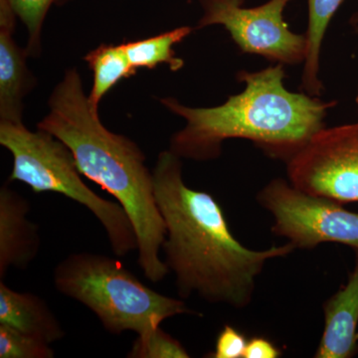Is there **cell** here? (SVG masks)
<instances>
[{
  "mask_svg": "<svg viewBox=\"0 0 358 358\" xmlns=\"http://www.w3.org/2000/svg\"><path fill=\"white\" fill-rule=\"evenodd\" d=\"M0 324L53 343L65 336V331L43 299L31 293H20L0 281Z\"/></svg>",
  "mask_w": 358,
  "mask_h": 358,
  "instance_id": "cell-12",
  "label": "cell"
},
{
  "mask_svg": "<svg viewBox=\"0 0 358 358\" xmlns=\"http://www.w3.org/2000/svg\"><path fill=\"white\" fill-rule=\"evenodd\" d=\"M29 202L4 183L0 188V279L9 268L24 270L40 249L39 228L27 217Z\"/></svg>",
  "mask_w": 358,
  "mask_h": 358,
  "instance_id": "cell-10",
  "label": "cell"
},
{
  "mask_svg": "<svg viewBox=\"0 0 358 358\" xmlns=\"http://www.w3.org/2000/svg\"><path fill=\"white\" fill-rule=\"evenodd\" d=\"M94 74V83L89 101L99 110L101 101L122 79L136 74L131 67L122 43L101 44L84 57Z\"/></svg>",
  "mask_w": 358,
  "mask_h": 358,
  "instance_id": "cell-15",
  "label": "cell"
},
{
  "mask_svg": "<svg viewBox=\"0 0 358 358\" xmlns=\"http://www.w3.org/2000/svg\"><path fill=\"white\" fill-rule=\"evenodd\" d=\"M284 67L241 71L237 79L244 83L243 91L216 107L192 108L173 96L160 99L166 109L185 121L171 136L169 150L180 159L204 162L220 157L224 141L242 138L270 157L288 162L326 128L327 113L336 102L289 91Z\"/></svg>",
  "mask_w": 358,
  "mask_h": 358,
  "instance_id": "cell-3",
  "label": "cell"
},
{
  "mask_svg": "<svg viewBox=\"0 0 358 358\" xmlns=\"http://www.w3.org/2000/svg\"><path fill=\"white\" fill-rule=\"evenodd\" d=\"M350 24L352 26L353 31L358 34V11L352 14L350 20Z\"/></svg>",
  "mask_w": 358,
  "mask_h": 358,
  "instance_id": "cell-21",
  "label": "cell"
},
{
  "mask_svg": "<svg viewBox=\"0 0 358 358\" xmlns=\"http://www.w3.org/2000/svg\"><path fill=\"white\" fill-rule=\"evenodd\" d=\"M53 280L59 293L88 308L113 334L134 331L141 336L171 317L199 315L185 301L148 288L110 257L71 254L56 266Z\"/></svg>",
  "mask_w": 358,
  "mask_h": 358,
  "instance_id": "cell-4",
  "label": "cell"
},
{
  "mask_svg": "<svg viewBox=\"0 0 358 358\" xmlns=\"http://www.w3.org/2000/svg\"><path fill=\"white\" fill-rule=\"evenodd\" d=\"M257 199L274 218L273 232L294 248L338 243L358 251V213L336 200L303 192L282 178L271 180Z\"/></svg>",
  "mask_w": 358,
  "mask_h": 358,
  "instance_id": "cell-6",
  "label": "cell"
},
{
  "mask_svg": "<svg viewBox=\"0 0 358 358\" xmlns=\"http://www.w3.org/2000/svg\"><path fill=\"white\" fill-rule=\"evenodd\" d=\"M287 173L303 192L358 202V122L320 129L287 162Z\"/></svg>",
  "mask_w": 358,
  "mask_h": 358,
  "instance_id": "cell-8",
  "label": "cell"
},
{
  "mask_svg": "<svg viewBox=\"0 0 358 358\" xmlns=\"http://www.w3.org/2000/svg\"><path fill=\"white\" fill-rule=\"evenodd\" d=\"M324 329L315 357L350 358L358 352V251L348 282L324 303Z\"/></svg>",
  "mask_w": 358,
  "mask_h": 358,
  "instance_id": "cell-11",
  "label": "cell"
},
{
  "mask_svg": "<svg viewBox=\"0 0 358 358\" xmlns=\"http://www.w3.org/2000/svg\"><path fill=\"white\" fill-rule=\"evenodd\" d=\"M15 11L9 0H0V121L23 122L25 96L35 88L36 77L27 65L26 49L14 39Z\"/></svg>",
  "mask_w": 358,
  "mask_h": 358,
  "instance_id": "cell-9",
  "label": "cell"
},
{
  "mask_svg": "<svg viewBox=\"0 0 358 358\" xmlns=\"http://www.w3.org/2000/svg\"><path fill=\"white\" fill-rule=\"evenodd\" d=\"M129 358H188L185 346L159 327L150 333L138 336Z\"/></svg>",
  "mask_w": 358,
  "mask_h": 358,
  "instance_id": "cell-18",
  "label": "cell"
},
{
  "mask_svg": "<svg viewBox=\"0 0 358 358\" xmlns=\"http://www.w3.org/2000/svg\"><path fill=\"white\" fill-rule=\"evenodd\" d=\"M0 145L13 155L9 182L25 183L36 193H59L86 207L103 226L115 255L138 250L128 214L117 202L103 199L86 185L74 155L63 141L42 129L30 131L23 122L0 121Z\"/></svg>",
  "mask_w": 358,
  "mask_h": 358,
  "instance_id": "cell-5",
  "label": "cell"
},
{
  "mask_svg": "<svg viewBox=\"0 0 358 358\" xmlns=\"http://www.w3.org/2000/svg\"><path fill=\"white\" fill-rule=\"evenodd\" d=\"M355 101H357V107H358V88H357V99H355Z\"/></svg>",
  "mask_w": 358,
  "mask_h": 358,
  "instance_id": "cell-22",
  "label": "cell"
},
{
  "mask_svg": "<svg viewBox=\"0 0 358 358\" xmlns=\"http://www.w3.org/2000/svg\"><path fill=\"white\" fill-rule=\"evenodd\" d=\"M51 343L0 324V358H53Z\"/></svg>",
  "mask_w": 358,
  "mask_h": 358,
  "instance_id": "cell-17",
  "label": "cell"
},
{
  "mask_svg": "<svg viewBox=\"0 0 358 358\" xmlns=\"http://www.w3.org/2000/svg\"><path fill=\"white\" fill-rule=\"evenodd\" d=\"M181 159L164 150L152 171L155 199L166 228L162 250L176 275L178 293L182 299L197 294L210 303L246 308L268 261L296 248L291 243L263 251L244 247L233 236L215 199L185 185Z\"/></svg>",
  "mask_w": 358,
  "mask_h": 358,
  "instance_id": "cell-1",
  "label": "cell"
},
{
  "mask_svg": "<svg viewBox=\"0 0 358 358\" xmlns=\"http://www.w3.org/2000/svg\"><path fill=\"white\" fill-rule=\"evenodd\" d=\"M74 0H9L17 17L27 29V51L30 58H38L42 51V30L47 14L53 6H63Z\"/></svg>",
  "mask_w": 358,
  "mask_h": 358,
  "instance_id": "cell-16",
  "label": "cell"
},
{
  "mask_svg": "<svg viewBox=\"0 0 358 358\" xmlns=\"http://www.w3.org/2000/svg\"><path fill=\"white\" fill-rule=\"evenodd\" d=\"M281 355L277 346L264 338H253L247 343L243 358H277Z\"/></svg>",
  "mask_w": 358,
  "mask_h": 358,
  "instance_id": "cell-20",
  "label": "cell"
},
{
  "mask_svg": "<svg viewBox=\"0 0 358 358\" xmlns=\"http://www.w3.org/2000/svg\"><path fill=\"white\" fill-rule=\"evenodd\" d=\"M193 31L190 26H181L150 38L122 43L127 57L134 70L155 69L166 64L173 72L182 69L185 61L176 57L174 45L180 43Z\"/></svg>",
  "mask_w": 358,
  "mask_h": 358,
  "instance_id": "cell-14",
  "label": "cell"
},
{
  "mask_svg": "<svg viewBox=\"0 0 358 358\" xmlns=\"http://www.w3.org/2000/svg\"><path fill=\"white\" fill-rule=\"evenodd\" d=\"M247 341L243 334L235 327L226 324L216 339L215 350L207 357L211 358H243Z\"/></svg>",
  "mask_w": 358,
  "mask_h": 358,
  "instance_id": "cell-19",
  "label": "cell"
},
{
  "mask_svg": "<svg viewBox=\"0 0 358 358\" xmlns=\"http://www.w3.org/2000/svg\"><path fill=\"white\" fill-rule=\"evenodd\" d=\"M293 0H268L246 7V0H199L202 15L195 29L221 25L243 53L254 54L275 64H303L307 53L305 33L292 31L284 11Z\"/></svg>",
  "mask_w": 358,
  "mask_h": 358,
  "instance_id": "cell-7",
  "label": "cell"
},
{
  "mask_svg": "<svg viewBox=\"0 0 358 358\" xmlns=\"http://www.w3.org/2000/svg\"><path fill=\"white\" fill-rule=\"evenodd\" d=\"M345 0H308V26L305 32L307 53L301 75V89L308 95L320 96L324 90L320 78L322 43L329 23Z\"/></svg>",
  "mask_w": 358,
  "mask_h": 358,
  "instance_id": "cell-13",
  "label": "cell"
},
{
  "mask_svg": "<svg viewBox=\"0 0 358 358\" xmlns=\"http://www.w3.org/2000/svg\"><path fill=\"white\" fill-rule=\"evenodd\" d=\"M48 107L37 129L63 141L82 176L117 199L133 224L143 274L150 282L162 281L169 272L159 256L166 228L155 199L154 174L143 150L128 136L103 126L76 68L66 71L52 91Z\"/></svg>",
  "mask_w": 358,
  "mask_h": 358,
  "instance_id": "cell-2",
  "label": "cell"
}]
</instances>
